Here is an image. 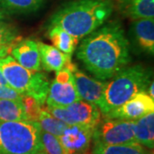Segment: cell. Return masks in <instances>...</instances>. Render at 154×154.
<instances>
[{"label":"cell","instance_id":"cell-5","mask_svg":"<svg viewBox=\"0 0 154 154\" xmlns=\"http://www.w3.org/2000/svg\"><path fill=\"white\" fill-rule=\"evenodd\" d=\"M135 141V121L104 117L95 127L93 143L122 145Z\"/></svg>","mask_w":154,"mask_h":154},{"label":"cell","instance_id":"cell-1","mask_svg":"<svg viewBox=\"0 0 154 154\" xmlns=\"http://www.w3.org/2000/svg\"><path fill=\"white\" fill-rule=\"evenodd\" d=\"M76 57L97 79H111L131 60L129 42L121 22H107L84 37L77 48Z\"/></svg>","mask_w":154,"mask_h":154},{"label":"cell","instance_id":"cell-13","mask_svg":"<svg viewBox=\"0 0 154 154\" xmlns=\"http://www.w3.org/2000/svg\"><path fill=\"white\" fill-rule=\"evenodd\" d=\"M130 34L134 45L141 51L153 55L154 53V20L153 18H142L134 20Z\"/></svg>","mask_w":154,"mask_h":154},{"label":"cell","instance_id":"cell-10","mask_svg":"<svg viewBox=\"0 0 154 154\" xmlns=\"http://www.w3.org/2000/svg\"><path fill=\"white\" fill-rule=\"evenodd\" d=\"M95 128L69 125L58 137L64 154H89Z\"/></svg>","mask_w":154,"mask_h":154},{"label":"cell","instance_id":"cell-17","mask_svg":"<svg viewBox=\"0 0 154 154\" xmlns=\"http://www.w3.org/2000/svg\"><path fill=\"white\" fill-rule=\"evenodd\" d=\"M48 38L53 46L63 53L71 56L75 51L77 42L69 33L58 26L48 28Z\"/></svg>","mask_w":154,"mask_h":154},{"label":"cell","instance_id":"cell-21","mask_svg":"<svg viewBox=\"0 0 154 154\" xmlns=\"http://www.w3.org/2000/svg\"><path fill=\"white\" fill-rule=\"evenodd\" d=\"M37 122L38 123L41 130L51 134L57 137H59L69 126L67 123L56 118L52 115H51L49 112L45 109L44 106L40 112V115L38 116Z\"/></svg>","mask_w":154,"mask_h":154},{"label":"cell","instance_id":"cell-19","mask_svg":"<svg viewBox=\"0 0 154 154\" xmlns=\"http://www.w3.org/2000/svg\"><path fill=\"white\" fill-rule=\"evenodd\" d=\"M92 154H148V152L137 142L122 145L93 143Z\"/></svg>","mask_w":154,"mask_h":154},{"label":"cell","instance_id":"cell-11","mask_svg":"<svg viewBox=\"0 0 154 154\" xmlns=\"http://www.w3.org/2000/svg\"><path fill=\"white\" fill-rule=\"evenodd\" d=\"M151 112H154V99L142 92L135 94L121 106L110 110L104 117L136 121Z\"/></svg>","mask_w":154,"mask_h":154},{"label":"cell","instance_id":"cell-18","mask_svg":"<svg viewBox=\"0 0 154 154\" xmlns=\"http://www.w3.org/2000/svg\"><path fill=\"white\" fill-rule=\"evenodd\" d=\"M14 121H28L22 102L14 99H0V122Z\"/></svg>","mask_w":154,"mask_h":154},{"label":"cell","instance_id":"cell-15","mask_svg":"<svg viewBox=\"0 0 154 154\" xmlns=\"http://www.w3.org/2000/svg\"><path fill=\"white\" fill-rule=\"evenodd\" d=\"M119 9L132 20L153 18L154 0H119Z\"/></svg>","mask_w":154,"mask_h":154},{"label":"cell","instance_id":"cell-14","mask_svg":"<svg viewBox=\"0 0 154 154\" xmlns=\"http://www.w3.org/2000/svg\"><path fill=\"white\" fill-rule=\"evenodd\" d=\"M38 51L40 54V62L42 67L46 71L57 72L61 70L71 56L63 53L53 45L38 42Z\"/></svg>","mask_w":154,"mask_h":154},{"label":"cell","instance_id":"cell-9","mask_svg":"<svg viewBox=\"0 0 154 154\" xmlns=\"http://www.w3.org/2000/svg\"><path fill=\"white\" fill-rule=\"evenodd\" d=\"M63 68H67L73 74L77 93L80 99L100 108L103 101L107 81H101L88 76L84 72L80 70L71 60H68Z\"/></svg>","mask_w":154,"mask_h":154},{"label":"cell","instance_id":"cell-23","mask_svg":"<svg viewBox=\"0 0 154 154\" xmlns=\"http://www.w3.org/2000/svg\"><path fill=\"white\" fill-rule=\"evenodd\" d=\"M40 140L45 154H64L57 136L40 129Z\"/></svg>","mask_w":154,"mask_h":154},{"label":"cell","instance_id":"cell-26","mask_svg":"<svg viewBox=\"0 0 154 154\" xmlns=\"http://www.w3.org/2000/svg\"><path fill=\"white\" fill-rule=\"evenodd\" d=\"M13 48L12 45H0V58H4L11 53V50Z\"/></svg>","mask_w":154,"mask_h":154},{"label":"cell","instance_id":"cell-2","mask_svg":"<svg viewBox=\"0 0 154 154\" xmlns=\"http://www.w3.org/2000/svg\"><path fill=\"white\" fill-rule=\"evenodd\" d=\"M114 9L112 0H73L63 5L51 16L48 28L58 26L78 43L101 27Z\"/></svg>","mask_w":154,"mask_h":154},{"label":"cell","instance_id":"cell-25","mask_svg":"<svg viewBox=\"0 0 154 154\" xmlns=\"http://www.w3.org/2000/svg\"><path fill=\"white\" fill-rule=\"evenodd\" d=\"M23 96L9 86H0V99H14L22 101Z\"/></svg>","mask_w":154,"mask_h":154},{"label":"cell","instance_id":"cell-8","mask_svg":"<svg viewBox=\"0 0 154 154\" xmlns=\"http://www.w3.org/2000/svg\"><path fill=\"white\" fill-rule=\"evenodd\" d=\"M0 69L8 86L22 95L29 94L39 74V71H32L22 67L11 56L0 58Z\"/></svg>","mask_w":154,"mask_h":154},{"label":"cell","instance_id":"cell-28","mask_svg":"<svg viewBox=\"0 0 154 154\" xmlns=\"http://www.w3.org/2000/svg\"><path fill=\"white\" fill-rule=\"evenodd\" d=\"M0 86H8V83L6 82L5 78L4 76L1 69H0Z\"/></svg>","mask_w":154,"mask_h":154},{"label":"cell","instance_id":"cell-12","mask_svg":"<svg viewBox=\"0 0 154 154\" xmlns=\"http://www.w3.org/2000/svg\"><path fill=\"white\" fill-rule=\"evenodd\" d=\"M14 57L22 67L32 71H40L41 62L38 42L33 39H22L13 46L11 51Z\"/></svg>","mask_w":154,"mask_h":154},{"label":"cell","instance_id":"cell-6","mask_svg":"<svg viewBox=\"0 0 154 154\" xmlns=\"http://www.w3.org/2000/svg\"><path fill=\"white\" fill-rule=\"evenodd\" d=\"M51 115L68 125H85L95 128L101 120V112L97 105L78 100L66 107L44 106Z\"/></svg>","mask_w":154,"mask_h":154},{"label":"cell","instance_id":"cell-22","mask_svg":"<svg viewBox=\"0 0 154 154\" xmlns=\"http://www.w3.org/2000/svg\"><path fill=\"white\" fill-rule=\"evenodd\" d=\"M21 40L22 37L14 25L0 21V45L14 46Z\"/></svg>","mask_w":154,"mask_h":154},{"label":"cell","instance_id":"cell-29","mask_svg":"<svg viewBox=\"0 0 154 154\" xmlns=\"http://www.w3.org/2000/svg\"><path fill=\"white\" fill-rule=\"evenodd\" d=\"M6 12L0 7V21H3L5 18Z\"/></svg>","mask_w":154,"mask_h":154},{"label":"cell","instance_id":"cell-24","mask_svg":"<svg viewBox=\"0 0 154 154\" xmlns=\"http://www.w3.org/2000/svg\"><path fill=\"white\" fill-rule=\"evenodd\" d=\"M22 102L24 105V109H25L28 121L38 122V116L43 109V106L39 105L33 98L28 96V95L23 96Z\"/></svg>","mask_w":154,"mask_h":154},{"label":"cell","instance_id":"cell-30","mask_svg":"<svg viewBox=\"0 0 154 154\" xmlns=\"http://www.w3.org/2000/svg\"><path fill=\"white\" fill-rule=\"evenodd\" d=\"M37 154H45V153L43 152H38V153H37Z\"/></svg>","mask_w":154,"mask_h":154},{"label":"cell","instance_id":"cell-16","mask_svg":"<svg viewBox=\"0 0 154 154\" xmlns=\"http://www.w3.org/2000/svg\"><path fill=\"white\" fill-rule=\"evenodd\" d=\"M135 141L148 149L154 147V112L135 121Z\"/></svg>","mask_w":154,"mask_h":154},{"label":"cell","instance_id":"cell-3","mask_svg":"<svg viewBox=\"0 0 154 154\" xmlns=\"http://www.w3.org/2000/svg\"><path fill=\"white\" fill-rule=\"evenodd\" d=\"M152 73L141 65L125 67L108 82L102 105L99 108L105 116L110 110L123 105L139 93H146Z\"/></svg>","mask_w":154,"mask_h":154},{"label":"cell","instance_id":"cell-4","mask_svg":"<svg viewBox=\"0 0 154 154\" xmlns=\"http://www.w3.org/2000/svg\"><path fill=\"white\" fill-rule=\"evenodd\" d=\"M43 152L37 122H0V154H37Z\"/></svg>","mask_w":154,"mask_h":154},{"label":"cell","instance_id":"cell-7","mask_svg":"<svg viewBox=\"0 0 154 154\" xmlns=\"http://www.w3.org/2000/svg\"><path fill=\"white\" fill-rule=\"evenodd\" d=\"M78 100L81 99L77 93L72 72L67 68L56 72L55 79L50 83L45 99L47 106L66 107Z\"/></svg>","mask_w":154,"mask_h":154},{"label":"cell","instance_id":"cell-27","mask_svg":"<svg viewBox=\"0 0 154 154\" xmlns=\"http://www.w3.org/2000/svg\"><path fill=\"white\" fill-rule=\"evenodd\" d=\"M153 88H154V83H153V80H152V81L150 82V84H149L148 88H147V90H146V94H148L149 96H150L152 99H154Z\"/></svg>","mask_w":154,"mask_h":154},{"label":"cell","instance_id":"cell-20","mask_svg":"<svg viewBox=\"0 0 154 154\" xmlns=\"http://www.w3.org/2000/svg\"><path fill=\"white\" fill-rule=\"evenodd\" d=\"M43 0H0V7L9 14H29L38 11Z\"/></svg>","mask_w":154,"mask_h":154}]
</instances>
